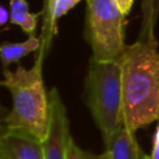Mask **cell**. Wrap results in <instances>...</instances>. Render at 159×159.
Listing matches in <instances>:
<instances>
[{
    "mask_svg": "<svg viewBox=\"0 0 159 159\" xmlns=\"http://www.w3.org/2000/svg\"><path fill=\"white\" fill-rule=\"evenodd\" d=\"M120 66L123 125L137 132L159 120L158 41L127 46Z\"/></svg>",
    "mask_w": 159,
    "mask_h": 159,
    "instance_id": "6da1fadb",
    "label": "cell"
},
{
    "mask_svg": "<svg viewBox=\"0 0 159 159\" xmlns=\"http://www.w3.org/2000/svg\"><path fill=\"white\" fill-rule=\"evenodd\" d=\"M48 130L42 140L45 159H68V147L72 137L70 134L67 112L57 88H52L48 92Z\"/></svg>",
    "mask_w": 159,
    "mask_h": 159,
    "instance_id": "5b68a950",
    "label": "cell"
},
{
    "mask_svg": "<svg viewBox=\"0 0 159 159\" xmlns=\"http://www.w3.org/2000/svg\"><path fill=\"white\" fill-rule=\"evenodd\" d=\"M84 39L98 61H120L124 43V15L116 0H86Z\"/></svg>",
    "mask_w": 159,
    "mask_h": 159,
    "instance_id": "277c9868",
    "label": "cell"
},
{
    "mask_svg": "<svg viewBox=\"0 0 159 159\" xmlns=\"http://www.w3.org/2000/svg\"><path fill=\"white\" fill-rule=\"evenodd\" d=\"M116 1H117V5H118L120 12L125 16V15H128L130 12L134 0H116Z\"/></svg>",
    "mask_w": 159,
    "mask_h": 159,
    "instance_id": "7c38bea8",
    "label": "cell"
},
{
    "mask_svg": "<svg viewBox=\"0 0 159 159\" xmlns=\"http://www.w3.org/2000/svg\"><path fill=\"white\" fill-rule=\"evenodd\" d=\"M7 21H10V12H7L4 5H0V25L5 26Z\"/></svg>",
    "mask_w": 159,
    "mask_h": 159,
    "instance_id": "4fadbf2b",
    "label": "cell"
},
{
    "mask_svg": "<svg viewBox=\"0 0 159 159\" xmlns=\"http://www.w3.org/2000/svg\"><path fill=\"white\" fill-rule=\"evenodd\" d=\"M40 15L41 11L30 12L26 0H10V22L20 26L24 32L34 35Z\"/></svg>",
    "mask_w": 159,
    "mask_h": 159,
    "instance_id": "30bf717a",
    "label": "cell"
},
{
    "mask_svg": "<svg viewBox=\"0 0 159 159\" xmlns=\"http://www.w3.org/2000/svg\"><path fill=\"white\" fill-rule=\"evenodd\" d=\"M140 29L138 41H158L155 37V25L159 16V0H142L140 2Z\"/></svg>",
    "mask_w": 159,
    "mask_h": 159,
    "instance_id": "9c48e42d",
    "label": "cell"
},
{
    "mask_svg": "<svg viewBox=\"0 0 159 159\" xmlns=\"http://www.w3.org/2000/svg\"><path fill=\"white\" fill-rule=\"evenodd\" d=\"M149 159H150V157H149Z\"/></svg>",
    "mask_w": 159,
    "mask_h": 159,
    "instance_id": "2e32d148",
    "label": "cell"
},
{
    "mask_svg": "<svg viewBox=\"0 0 159 159\" xmlns=\"http://www.w3.org/2000/svg\"><path fill=\"white\" fill-rule=\"evenodd\" d=\"M135 132L122 127L109 138L104 139V152L101 159H149L135 138Z\"/></svg>",
    "mask_w": 159,
    "mask_h": 159,
    "instance_id": "52a82bcc",
    "label": "cell"
},
{
    "mask_svg": "<svg viewBox=\"0 0 159 159\" xmlns=\"http://www.w3.org/2000/svg\"><path fill=\"white\" fill-rule=\"evenodd\" d=\"M41 46L40 37L30 35L22 42H4L0 46V57L2 63V70H7L9 65L19 62L21 58L27 56L30 52L39 51Z\"/></svg>",
    "mask_w": 159,
    "mask_h": 159,
    "instance_id": "ba28073f",
    "label": "cell"
},
{
    "mask_svg": "<svg viewBox=\"0 0 159 159\" xmlns=\"http://www.w3.org/2000/svg\"><path fill=\"white\" fill-rule=\"evenodd\" d=\"M0 159H45L43 142L31 134L2 127Z\"/></svg>",
    "mask_w": 159,
    "mask_h": 159,
    "instance_id": "8992f818",
    "label": "cell"
},
{
    "mask_svg": "<svg viewBox=\"0 0 159 159\" xmlns=\"http://www.w3.org/2000/svg\"><path fill=\"white\" fill-rule=\"evenodd\" d=\"M154 142L159 143V124L157 127V130H155V135H154Z\"/></svg>",
    "mask_w": 159,
    "mask_h": 159,
    "instance_id": "9a60e30c",
    "label": "cell"
},
{
    "mask_svg": "<svg viewBox=\"0 0 159 159\" xmlns=\"http://www.w3.org/2000/svg\"><path fill=\"white\" fill-rule=\"evenodd\" d=\"M84 94L103 140L123 127L120 61L103 62L91 57L84 81Z\"/></svg>",
    "mask_w": 159,
    "mask_h": 159,
    "instance_id": "3957f363",
    "label": "cell"
},
{
    "mask_svg": "<svg viewBox=\"0 0 159 159\" xmlns=\"http://www.w3.org/2000/svg\"><path fill=\"white\" fill-rule=\"evenodd\" d=\"M68 159H101V155L93 154L80 148L72 139L68 147Z\"/></svg>",
    "mask_w": 159,
    "mask_h": 159,
    "instance_id": "8fae6325",
    "label": "cell"
},
{
    "mask_svg": "<svg viewBox=\"0 0 159 159\" xmlns=\"http://www.w3.org/2000/svg\"><path fill=\"white\" fill-rule=\"evenodd\" d=\"M1 84L12 98V107L2 127L43 140L48 130L50 103L42 80V61L36 60L29 70L21 65L15 71L5 70Z\"/></svg>",
    "mask_w": 159,
    "mask_h": 159,
    "instance_id": "7a4b0ae2",
    "label": "cell"
},
{
    "mask_svg": "<svg viewBox=\"0 0 159 159\" xmlns=\"http://www.w3.org/2000/svg\"><path fill=\"white\" fill-rule=\"evenodd\" d=\"M149 157H150V159H159V143L153 142V149H152V154Z\"/></svg>",
    "mask_w": 159,
    "mask_h": 159,
    "instance_id": "5bb4252c",
    "label": "cell"
}]
</instances>
